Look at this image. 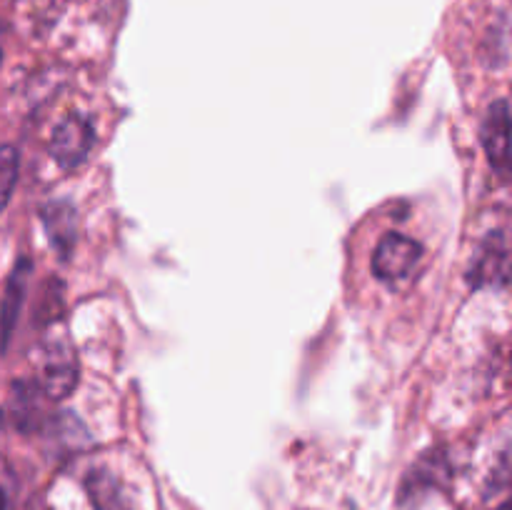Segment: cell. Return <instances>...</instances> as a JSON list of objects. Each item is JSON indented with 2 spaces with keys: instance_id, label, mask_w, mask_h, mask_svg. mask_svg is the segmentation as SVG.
<instances>
[{
  "instance_id": "cell-5",
  "label": "cell",
  "mask_w": 512,
  "mask_h": 510,
  "mask_svg": "<svg viewBox=\"0 0 512 510\" xmlns=\"http://www.w3.org/2000/svg\"><path fill=\"white\" fill-rule=\"evenodd\" d=\"M510 250L505 243L503 233H490V238L485 240V245L480 248L475 265L470 268L468 280L475 288H483V285H505L508 283L510 273Z\"/></svg>"
},
{
  "instance_id": "cell-7",
  "label": "cell",
  "mask_w": 512,
  "mask_h": 510,
  "mask_svg": "<svg viewBox=\"0 0 512 510\" xmlns=\"http://www.w3.org/2000/svg\"><path fill=\"white\" fill-rule=\"evenodd\" d=\"M43 225L48 233L50 245L58 250L63 260L70 258L78 240V228H75V208L65 200H53L43 208Z\"/></svg>"
},
{
  "instance_id": "cell-4",
  "label": "cell",
  "mask_w": 512,
  "mask_h": 510,
  "mask_svg": "<svg viewBox=\"0 0 512 510\" xmlns=\"http://www.w3.org/2000/svg\"><path fill=\"white\" fill-rule=\"evenodd\" d=\"M30 275H33V263L28 258H18L15 268L10 270L8 283H5L3 303H0V353H8L10 348V340H13L20 310H23L25 295H28Z\"/></svg>"
},
{
  "instance_id": "cell-8",
  "label": "cell",
  "mask_w": 512,
  "mask_h": 510,
  "mask_svg": "<svg viewBox=\"0 0 512 510\" xmlns=\"http://www.w3.org/2000/svg\"><path fill=\"white\" fill-rule=\"evenodd\" d=\"M40 390L38 383H30V380H18L13 383V420L23 433H33L40 425Z\"/></svg>"
},
{
  "instance_id": "cell-10",
  "label": "cell",
  "mask_w": 512,
  "mask_h": 510,
  "mask_svg": "<svg viewBox=\"0 0 512 510\" xmlns=\"http://www.w3.org/2000/svg\"><path fill=\"white\" fill-rule=\"evenodd\" d=\"M20 155L13 145H0V213L8 208L10 195H13L15 183H18Z\"/></svg>"
},
{
  "instance_id": "cell-14",
  "label": "cell",
  "mask_w": 512,
  "mask_h": 510,
  "mask_svg": "<svg viewBox=\"0 0 512 510\" xmlns=\"http://www.w3.org/2000/svg\"><path fill=\"white\" fill-rule=\"evenodd\" d=\"M0 60H3V53H0Z\"/></svg>"
},
{
  "instance_id": "cell-2",
  "label": "cell",
  "mask_w": 512,
  "mask_h": 510,
  "mask_svg": "<svg viewBox=\"0 0 512 510\" xmlns=\"http://www.w3.org/2000/svg\"><path fill=\"white\" fill-rule=\"evenodd\" d=\"M420 258H423V245L418 240L403 233H388L380 238L373 260H370V268L378 280L395 283V280L408 278L415 265L420 263Z\"/></svg>"
},
{
  "instance_id": "cell-9",
  "label": "cell",
  "mask_w": 512,
  "mask_h": 510,
  "mask_svg": "<svg viewBox=\"0 0 512 510\" xmlns=\"http://www.w3.org/2000/svg\"><path fill=\"white\" fill-rule=\"evenodd\" d=\"M85 488H88L90 503L95 510H128L123 488L110 470H90Z\"/></svg>"
},
{
  "instance_id": "cell-6",
  "label": "cell",
  "mask_w": 512,
  "mask_h": 510,
  "mask_svg": "<svg viewBox=\"0 0 512 510\" xmlns=\"http://www.w3.org/2000/svg\"><path fill=\"white\" fill-rule=\"evenodd\" d=\"M483 148L490 165L500 173L508 170L510 160V105L508 100H495L488 108L483 123Z\"/></svg>"
},
{
  "instance_id": "cell-13",
  "label": "cell",
  "mask_w": 512,
  "mask_h": 510,
  "mask_svg": "<svg viewBox=\"0 0 512 510\" xmlns=\"http://www.w3.org/2000/svg\"><path fill=\"white\" fill-rule=\"evenodd\" d=\"M0 425H3V410H0Z\"/></svg>"
},
{
  "instance_id": "cell-11",
  "label": "cell",
  "mask_w": 512,
  "mask_h": 510,
  "mask_svg": "<svg viewBox=\"0 0 512 510\" xmlns=\"http://www.w3.org/2000/svg\"><path fill=\"white\" fill-rule=\"evenodd\" d=\"M0 510H13V503H10L8 493H5V488H0Z\"/></svg>"
},
{
  "instance_id": "cell-3",
  "label": "cell",
  "mask_w": 512,
  "mask_h": 510,
  "mask_svg": "<svg viewBox=\"0 0 512 510\" xmlns=\"http://www.w3.org/2000/svg\"><path fill=\"white\" fill-rule=\"evenodd\" d=\"M93 123L83 115H68L50 138V155L63 170H75L88 160L90 148H93Z\"/></svg>"
},
{
  "instance_id": "cell-1",
  "label": "cell",
  "mask_w": 512,
  "mask_h": 510,
  "mask_svg": "<svg viewBox=\"0 0 512 510\" xmlns=\"http://www.w3.org/2000/svg\"><path fill=\"white\" fill-rule=\"evenodd\" d=\"M78 378V355H75V348L73 343H70L68 333L48 338V343H45L43 375H40L38 383L45 398L65 400L75 388H78Z\"/></svg>"
},
{
  "instance_id": "cell-12",
  "label": "cell",
  "mask_w": 512,
  "mask_h": 510,
  "mask_svg": "<svg viewBox=\"0 0 512 510\" xmlns=\"http://www.w3.org/2000/svg\"><path fill=\"white\" fill-rule=\"evenodd\" d=\"M500 510H510V503H503V505H500Z\"/></svg>"
}]
</instances>
